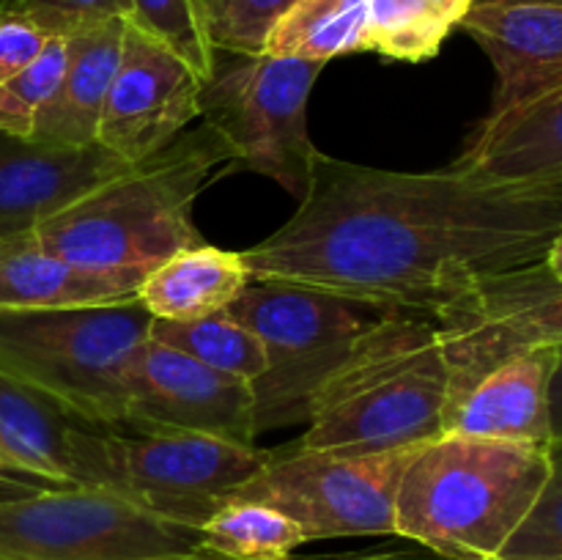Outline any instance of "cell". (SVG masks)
<instances>
[{
  "label": "cell",
  "mask_w": 562,
  "mask_h": 560,
  "mask_svg": "<svg viewBox=\"0 0 562 560\" xmlns=\"http://www.w3.org/2000/svg\"><path fill=\"white\" fill-rule=\"evenodd\" d=\"M560 225L562 201L486 184L459 165L387 170L318 152L289 223L241 258L250 280L434 322L481 280L543 261Z\"/></svg>",
  "instance_id": "6da1fadb"
},
{
  "label": "cell",
  "mask_w": 562,
  "mask_h": 560,
  "mask_svg": "<svg viewBox=\"0 0 562 560\" xmlns=\"http://www.w3.org/2000/svg\"><path fill=\"white\" fill-rule=\"evenodd\" d=\"M223 165H231V152L212 126L184 130L157 154L99 181L33 234L77 267L146 278L173 253L206 242L192 209Z\"/></svg>",
  "instance_id": "7a4b0ae2"
},
{
  "label": "cell",
  "mask_w": 562,
  "mask_h": 560,
  "mask_svg": "<svg viewBox=\"0 0 562 560\" xmlns=\"http://www.w3.org/2000/svg\"><path fill=\"white\" fill-rule=\"evenodd\" d=\"M450 366L431 318L384 313L313 393L296 443L329 453H384L445 434Z\"/></svg>",
  "instance_id": "3957f363"
},
{
  "label": "cell",
  "mask_w": 562,
  "mask_h": 560,
  "mask_svg": "<svg viewBox=\"0 0 562 560\" xmlns=\"http://www.w3.org/2000/svg\"><path fill=\"white\" fill-rule=\"evenodd\" d=\"M549 475V445L439 434L415 445L395 497V536L448 560L499 555Z\"/></svg>",
  "instance_id": "277c9868"
},
{
  "label": "cell",
  "mask_w": 562,
  "mask_h": 560,
  "mask_svg": "<svg viewBox=\"0 0 562 560\" xmlns=\"http://www.w3.org/2000/svg\"><path fill=\"white\" fill-rule=\"evenodd\" d=\"M143 302L0 307V373L38 390L77 421L126 428V373L151 333Z\"/></svg>",
  "instance_id": "5b68a950"
},
{
  "label": "cell",
  "mask_w": 562,
  "mask_h": 560,
  "mask_svg": "<svg viewBox=\"0 0 562 560\" xmlns=\"http://www.w3.org/2000/svg\"><path fill=\"white\" fill-rule=\"evenodd\" d=\"M267 453L256 445L203 434L86 426L77 437L75 483L108 489L151 514L201 530Z\"/></svg>",
  "instance_id": "8992f818"
},
{
  "label": "cell",
  "mask_w": 562,
  "mask_h": 560,
  "mask_svg": "<svg viewBox=\"0 0 562 560\" xmlns=\"http://www.w3.org/2000/svg\"><path fill=\"white\" fill-rule=\"evenodd\" d=\"M256 333L267 371L256 390L258 434L307 423L313 393L384 311L305 285L250 280L228 307Z\"/></svg>",
  "instance_id": "52a82bcc"
},
{
  "label": "cell",
  "mask_w": 562,
  "mask_h": 560,
  "mask_svg": "<svg viewBox=\"0 0 562 560\" xmlns=\"http://www.w3.org/2000/svg\"><path fill=\"white\" fill-rule=\"evenodd\" d=\"M324 64L289 55H239L201 86V119L228 146L231 165L278 181L302 198L318 148L307 102Z\"/></svg>",
  "instance_id": "ba28073f"
},
{
  "label": "cell",
  "mask_w": 562,
  "mask_h": 560,
  "mask_svg": "<svg viewBox=\"0 0 562 560\" xmlns=\"http://www.w3.org/2000/svg\"><path fill=\"white\" fill-rule=\"evenodd\" d=\"M201 549V530L80 483L0 497V560H159Z\"/></svg>",
  "instance_id": "9c48e42d"
},
{
  "label": "cell",
  "mask_w": 562,
  "mask_h": 560,
  "mask_svg": "<svg viewBox=\"0 0 562 560\" xmlns=\"http://www.w3.org/2000/svg\"><path fill=\"white\" fill-rule=\"evenodd\" d=\"M412 450L415 445L351 456L294 443L269 450L231 500H256L283 511L307 541L395 536V497Z\"/></svg>",
  "instance_id": "30bf717a"
},
{
  "label": "cell",
  "mask_w": 562,
  "mask_h": 560,
  "mask_svg": "<svg viewBox=\"0 0 562 560\" xmlns=\"http://www.w3.org/2000/svg\"><path fill=\"white\" fill-rule=\"evenodd\" d=\"M434 327L448 357L453 401L505 357L562 346V280L543 261L492 275L439 313Z\"/></svg>",
  "instance_id": "8fae6325"
},
{
  "label": "cell",
  "mask_w": 562,
  "mask_h": 560,
  "mask_svg": "<svg viewBox=\"0 0 562 560\" xmlns=\"http://www.w3.org/2000/svg\"><path fill=\"white\" fill-rule=\"evenodd\" d=\"M124 432L203 434L256 445L252 382L214 371L148 335L126 373Z\"/></svg>",
  "instance_id": "7c38bea8"
},
{
  "label": "cell",
  "mask_w": 562,
  "mask_h": 560,
  "mask_svg": "<svg viewBox=\"0 0 562 560\" xmlns=\"http://www.w3.org/2000/svg\"><path fill=\"white\" fill-rule=\"evenodd\" d=\"M201 86L184 60L126 25L97 143L130 165L151 157L201 119Z\"/></svg>",
  "instance_id": "4fadbf2b"
},
{
  "label": "cell",
  "mask_w": 562,
  "mask_h": 560,
  "mask_svg": "<svg viewBox=\"0 0 562 560\" xmlns=\"http://www.w3.org/2000/svg\"><path fill=\"white\" fill-rule=\"evenodd\" d=\"M126 165L99 143L69 148L0 132V239L31 234Z\"/></svg>",
  "instance_id": "5bb4252c"
},
{
  "label": "cell",
  "mask_w": 562,
  "mask_h": 560,
  "mask_svg": "<svg viewBox=\"0 0 562 560\" xmlns=\"http://www.w3.org/2000/svg\"><path fill=\"white\" fill-rule=\"evenodd\" d=\"M459 25L492 60L488 113L562 88V3H475Z\"/></svg>",
  "instance_id": "9a60e30c"
},
{
  "label": "cell",
  "mask_w": 562,
  "mask_h": 560,
  "mask_svg": "<svg viewBox=\"0 0 562 560\" xmlns=\"http://www.w3.org/2000/svg\"><path fill=\"white\" fill-rule=\"evenodd\" d=\"M453 165L486 184L562 201V88L488 113Z\"/></svg>",
  "instance_id": "2e32d148"
},
{
  "label": "cell",
  "mask_w": 562,
  "mask_h": 560,
  "mask_svg": "<svg viewBox=\"0 0 562 560\" xmlns=\"http://www.w3.org/2000/svg\"><path fill=\"white\" fill-rule=\"evenodd\" d=\"M554 357V346L505 357L450 401L445 432L503 443L552 445L549 379Z\"/></svg>",
  "instance_id": "e0dca14e"
},
{
  "label": "cell",
  "mask_w": 562,
  "mask_h": 560,
  "mask_svg": "<svg viewBox=\"0 0 562 560\" xmlns=\"http://www.w3.org/2000/svg\"><path fill=\"white\" fill-rule=\"evenodd\" d=\"M130 22L124 16L93 22L66 36V69L58 91L38 113L33 141L53 146L82 148L97 143L99 121L110 86L119 71L124 36Z\"/></svg>",
  "instance_id": "ac0fdd59"
},
{
  "label": "cell",
  "mask_w": 562,
  "mask_h": 560,
  "mask_svg": "<svg viewBox=\"0 0 562 560\" xmlns=\"http://www.w3.org/2000/svg\"><path fill=\"white\" fill-rule=\"evenodd\" d=\"M140 280V275L77 267L49 253L33 231L0 239V307L11 311L130 302Z\"/></svg>",
  "instance_id": "d6986e66"
},
{
  "label": "cell",
  "mask_w": 562,
  "mask_h": 560,
  "mask_svg": "<svg viewBox=\"0 0 562 560\" xmlns=\"http://www.w3.org/2000/svg\"><path fill=\"white\" fill-rule=\"evenodd\" d=\"M86 426L44 393L0 373V467L75 483L77 437Z\"/></svg>",
  "instance_id": "ffe728a7"
},
{
  "label": "cell",
  "mask_w": 562,
  "mask_h": 560,
  "mask_svg": "<svg viewBox=\"0 0 562 560\" xmlns=\"http://www.w3.org/2000/svg\"><path fill=\"white\" fill-rule=\"evenodd\" d=\"M247 283L250 272L241 253L203 242L148 269L137 289V302L162 322H192L228 311Z\"/></svg>",
  "instance_id": "44dd1931"
},
{
  "label": "cell",
  "mask_w": 562,
  "mask_h": 560,
  "mask_svg": "<svg viewBox=\"0 0 562 560\" xmlns=\"http://www.w3.org/2000/svg\"><path fill=\"white\" fill-rule=\"evenodd\" d=\"M366 16L368 0H296L272 25L263 53L327 66L340 55L360 53Z\"/></svg>",
  "instance_id": "7402d4cb"
},
{
  "label": "cell",
  "mask_w": 562,
  "mask_h": 560,
  "mask_svg": "<svg viewBox=\"0 0 562 560\" xmlns=\"http://www.w3.org/2000/svg\"><path fill=\"white\" fill-rule=\"evenodd\" d=\"M307 544L294 519L256 500H228L201 525V549L225 560H291Z\"/></svg>",
  "instance_id": "603a6c76"
},
{
  "label": "cell",
  "mask_w": 562,
  "mask_h": 560,
  "mask_svg": "<svg viewBox=\"0 0 562 560\" xmlns=\"http://www.w3.org/2000/svg\"><path fill=\"white\" fill-rule=\"evenodd\" d=\"M148 335L214 371L231 373L247 382H258L267 371V351L261 340L231 311H217L212 316L192 318V322L154 318Z\"/></svg>",
  "instance_id": "cb8c5ba5"
},
{
  "label": "cell",
  "mask_w": 562,
  "mask_h": 560,
  "mask_svg": "<svg viewBox=\"0 0 562 560\" xmlns=\"http://www.w3.org/2000/svg\"><path fill=\"white\" fill-rule=\"evenodd\" d=\"M453 31L434 0H368L362 49L406 64L434 58Z\"/></svg>",
  "instance_id": "d4e9b609"
},
{
  "label": "cell",
  "mask_w": 562,
  "mask_h": 560,
  "mask_svg": "<svg viewBox=\"0 0 562 560\" xmlns=\"http://www.w3.org/2000/svg\"><path fill=\"white\" fill-rule=\"evenodd\" d=\"M126 22L184 60L201 82L217 69L206 0H132Z\"/></svg>",
  "instance_id": "484cf974"
},
{
  "label": "cell",
  "mask_w": 562,
  "mask_h": 560,
  "mask_svg": "<svg viewBox=\"0 0 562 560\" xmlns=\"http://www.w3.org/2000/svg\"><path fill=\"white\" fill-rule=\"evenodd\" d=\"M66 55H69L66 38L49 36L33 64H27L11 80L0 82V132L16 137L33 135L38 113L58 91L66 69Z\"/></svg>",
  "instance_id": "4316f807"
},
{
  "label": "cell",
  "mask_w": 562,
  "mask_h": 560,
  "mask_svg": "<svg viewBox=\"0 0 562 560\" xmlns=\"http://www.w3.org/2000/svg\"><path fill=\"white\" fill-rule=\"evenodd\" d=\"M503 560H562V443L549 445V475L532 508L499 549Z\"/></svg>",
  "instance_id": "83f0119b"
},
{
  "label": "cell",
  "mask_w": 562,
  "mask_h": 560,
  "mask_svg": "<svg viewBox=\"0 0 562 560\" xmlns=\"http://www.w3.org/2000/svg\"><path fill=\"white\" fill-rule=\"evenodd\" d=\"M294 3L296 0H206L214 47L236 55H261L272 25Z\"/></svg>",
  "instance_id": "f1b7e54d"
},
{
  "label": "cell",
  "mask_w": 562,
  "mask_h": 560,
  "mask_svg": "<svg viewBox=\"0 0 562 560\" xmlns=\"http://www.w3.org/2000/svg\"><path fill=\"white\" fill-rule=\"evenodd\" d=\"M132 0H20L14 14L27 16L47 36H69L93 22L124 16L130 20Z\"/></svg>",
  "instance_id": "f546056e"
},
{
  "label": "cell",
  "mask_w": 562,
  "mask_h": 560,
  "mask_svg": "<svg viewBox=\"0 0 562 560\" xmlns=\"http://www.w3.org/2000/svg\"><path fill=\"white\" fill-rule=\"evenodd\" d=\"M47 42V33L38 25H33L27 16H0V82L11 80V77L20 75L27 64H33Z\"/></svg>",
  "instance_id": "4dcf8cb0"
},
{
  "label": "cell",
  "mask_w": 562,
  "mask_h": 560,
  "mask_svg": "<svg viewBox=\"0 0 562 560\" xmlns=\"http://www.w3.org/2000/svg\"><path fill=\"white\" fill-rule=\"evenodd\" d=\"M291 560H448L437 555L434 549L423 547V544L409 541V538L395 536V541L382 544H368V547L355 549H338V552H316V555H302V558Z\"/></svg>",
  "instance_id": "1f68e13d"
},
{
  "label": "cell",
  "mask_w": 562,
  "mask_h": 560,
  "mask_svg": "<svg viewBox=\"0 0 562 560\" xmlns=\"http://www.w3.org/2000/svg\"><path fill=\"white\" fill-rule=\"evenodd\" d=\"M549 432L552 443H562V346H558L552 379H549Z\"/></svg>",
  "instance_id": "d6a6232c"
},
{
  "label": "cell",
  "mask_w": 562,
  "mask_h": 560,
  "mask_svg": "<svg viewBox=\"0 0 562 560\" xmlns=\"http://www.w3.org/2000/svg\"><path fill=\"white\" fill-rule=\"evenodd\" d=\"M434 3H437V9L448 16L450 25L456 27L467 14H470V9L477 3V0H434Z\"/></svg>",
  "instance_id": "836d02e7"
},
{
  "label": "cell",
  "mask_w": 562,
  "mask_h": 560,
  "mask_svg": "<svg viewBox=\"0 0 562 560\" xmlns=\"http://www.w3.org/2000/svg\"><path fill=\"white\" fill-rule=\"evenodd\" d=\"M543 264H547V269L554 275V278L562 280V225L558 228V234L552 236V242H549Z\"/></svg>",
  "instance_id": "e575fe53"
},
{
  "label": "cell",
  "mask_w": 562,
  "mask_h": 560,
  "mask_svg": "<svg viewBox=\"0 0 562 560\" xmlns=\"http://www.w3.org/2000/svg\"><path fill=\"white\" fill-rule=\"evenodd\" d=\"M159 560H225V558H217V555H209V552H203V549H198V552L176 555V558H159Z\"/></svg>",
  "instance_id": "d590c367"
},
{
  "label": "cell",
  "mask_w": 562,
  "mask_h": 560,
  "mask_svg": "<svg viewBox=\"0 0 562 560\" xmlns=\"http://www.w3.org/2000/svg\"><path fill=\"white\" fill-rule=\"evenodd\" d=\"M477 3H562V0H477Z\"/></svg>",
  "instance_id": "8d00e7d4"
},
{
  "label": "cell",
  "mask_w": 562,
  "mask_h": 560,
  "mask_svg": "<svg viewBox=\"0 0 562 560\" xmlns=\"http://www.w3.org/2000/svg\"><path fill=\"white\" fill-rule=\"evenodd\" d=\"M470 560H503L499 555H483V558H470Z\"/></svg>",
  "instance_id": "74e56055"
}]
</instances>
